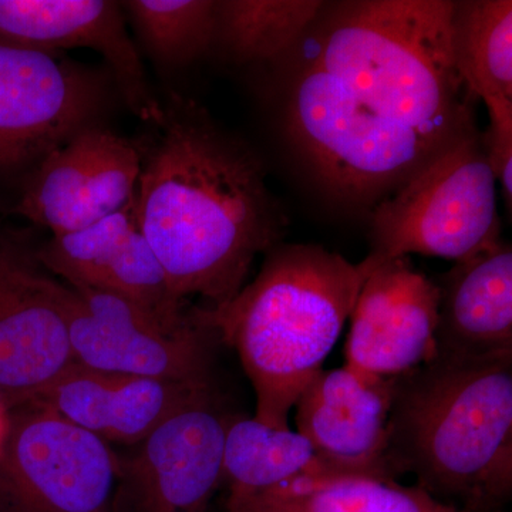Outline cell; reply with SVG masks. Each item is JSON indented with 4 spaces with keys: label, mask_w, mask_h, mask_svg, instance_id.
<instances>
[{
    "label": "cell",
    "mask_w": 512,
    "mask_h": 512,
    "mask_svg": "<svg viewBox=\"0 0 512 512\" xmlns=\"http://www.w3.org/2000/svg\"><path fill=\"white\" fill-rule=\"evenodd\" d=\"M446 0L349 2L303 35L286 128L338 200L376 205L478 133Z\"/></svg>",
    "instance_id": "6da1fadb"
},
{
    "label": "cell",
    "mask_w": 512,
    "mask_h": 512,
    "mask_svg": "<svg viewBox=\"0 0 512 512\" xmlns=\"http://www.w3.org/2000/svg\"><path fill=\"white\" fill-rule=\"evenodd\" d=\"M143 157L134 210L174 298L224 305L286 225L264 167L200 104L173 94Z\"/></svg>",
    "instance_id": "7a4b0ae2"
},
{
    "label": "cell",
    "mask_w": 512,
    "mask_h": 512,
    "mask_svg": "<svg viewBox=\"0 0 512 512\" xmlns=\"http://www.w3.org/2000/svg\"><path fill=\"white\" fill-rule=\"evenodd\" d=\"M393 477L464 512H504L512 497V353L437 355L394 379Z\"/></svg>",
    "instance_id": "3957f363"
},
{
    "label": "cell",
    "mask_w": 512,
    "mask_h": 512,
    "mask_svg": "<svg viewBox=\"0 0 512 512\" xmlns=\"http://www.w3.org/2000/svg\"><path fill=\"white\" fill-rule=\"evenodd\" d=\"M372 265L319 245H276L251 284L224 305L198 306L238 353L254 387L255 420L289 429V414L323 370Z\"/></svg>",
    "instance_id": "277c9868"
},
{
    "label": "cell",
    "mask_w": 512,
    "mask_h": 512,
    "mask_svg": "<svg viewBox=\"0 0 512 512\" xmlns=\"http://www.w3.org/2000/svg\"><path fill=\"white\" fill-rule=\"evenodd\" d=\"M501 239L497 181L473 134L375 205L367 261L410 254L463 261Z\"/></svg>",
    "instance_id": "5b68a950"
},
{
    "label": "cell",
    "mask_w": 512,
    "mask_h": 512,
    "mask_svg": "<svg viewBox=\"0 0 512 512\" xmlns=\"http://www.w3.org/2000/svg\"><path fill=\"white\" fill-rule=\"evenodd\" d=\"M74 362L92 369L192 382L212 377L220 339L198 306L167 320L114 293L56 282Z\"/></svg>",
    "instance_id": "8992f818"
},
{
    "label": "cell",
    "mask_w": 512,
    "mask_h": 512,
    "mask_svg": "<svg viewBox=\"0 0 512 512\" xmlns=\"http://www.w3.org/2000/svg\"><path fill=\"white\" fill-rule=\"evenodd\" d=\"M117 456L109 443L40 403L10 410L0 456L5 512H114Z\"/></svg>",
    "instance_id": "52a82bcc"
},
{
    "label": "cell",
    "mask_w": 512,
    "mask_h": 512,
    "mask_svg": "<svg viewBox=\"0 0 512 512\" xmlns=\"http://www.w3.org/2000/svg\"><path fill=\"white\" fill-rule=\"evenodd\" d=\"M229 416L214 384L117 456L114 512H208L224 483Z\"/></svg>",
    "instance_id": "ba28073f"
},
{
    "label": "cell",
    "mask_w": 512,
    "mask_h": 512,
    "mask_svg": "<svg viewBox=\"0 0 512 512\" xmlns=\"http://www.w3.org/2000/svg\"><path fill=\"white\" fill-rule=\"evenodd\" d=\"M106 103L96 74L55 52L0 39V174L37 164Z\"/></svg>",
    "instance_id": "9c48e42d"
},
{
    "label": "cell",
    "mask_w": 512,
    "mask_h": 512,
    "mask_svg": "<svg viewBox=\"0 0 512 512\" xmlns=\"http://www.w3.org/2000/svg\"><path fill=\"white\" fill-rule=\"evenodd\" d=\"M141 167L133 143L94 124L36 164L13 212L53 235L89 227L134 200Z\"/></svg>",
    "instance_id": "30bf717a"
},
{
    "label": "cell",
    "mask_w": 512,
    "mask_h": 512,
    "mask_svg": "<svg viewBox=\"0 0 512 512\" xmlns=\"http://www.w3.org/2000/svg\"><path fill=\"white\" fill-rule=\"evenodd\" d=\"M367 262L372 271L350 313L345 366L366 382H387L436 356L440 292L407 256Z\"/></svg>",
    "instance_id": "8fae6325"
},
{
    "label": "cell",
    "mask_w": 512,
    "mask_h": 512,
    "mask_svg": "<svg viewBox=\"0 0 512 512\" xmlns=\"http://www.w3.org/2000/svg\"><path fill=\"white\" fill-rule=\"evenodd\" d=\"M42 268L36 254L0 229V399L9 410L74 363L57 281Z\"/></svg>",
    "instance_id": "7c38bea8"
},
{
    "label": "cell",
    "mask_w": 512,
    "mask_h": 512,
    "mask_svg": "<svg viewBox=\"0 0 512 512\" xmlns=\"http://www.w3.org/2000/svg\"><path fill=\"white\" fill-rule=\"evenodd\" d=\"M0 39L33 49H92L116 77L138 119L158 126L164 107L150 92L143 63L128 36L121 3L109 0H0Z\"/></svg>",
    "instance_id": "4fadbf2b"
},
{
    "label": "cell",
    "mask_w": 512,
    "mask_h": 512,
    "mask_svg": "<svg viewBox=\"0 0 512 512\" xmlns=\"http://www.w3.org/2000/svg\"><path fill=\"white\" fill-rule=\"evenodd\" d=\"M393 383L366 382L343 366L322 370L299 396L296 427L335 476L396 480L389 466Z\"/></svg>",
    "instance_id": "5bb4252c"
},
{
    "label": "cell",
    "mask_w": 512,
    "mask_h": 512,
    "mask_svg": "<svg viewBox=\"0 0 512 512\" xmlns=\"http://www.w3.org/2000/svg\"><path fill=\"white\" fill-rule=\"evenodd\" d=\"M214 384L124 375L74 362L30 400L106 443L136 446L157 426Z\"/></svg>",
    "instance_id": "9a60e30c"
},
{
    "label": "cell",
    "mask_w": 512,
    "mask_h": 512,
    "mask_svg": "<svg viewBox=\"0 0 512 512\" xmlns=\"http://www.w3.org/2000/svg\"><path fill=\"white\" fill-rule=\"evenodd\" d=\"M437 355L512 353V248L498 239L440 276Z\"/></svg>",
    "instance_id": "2e32d148"
},
{
    "label": "cell",
    "mask_w": 512,
    "mask_h": 512,
    "mask_svg": "<svg viewBox=\"0 0 512 512\" xmlns=\"http://www.w3.org/2000/svg\"><path fill=\"white\" fill-rule=\"evenodd\" d=\"M227 512H461L419 487L357 476L302 477L254 493H228Z\"/></svg>",
    "instance_id": "e0dca14e"
},
{
    "label": "cell",
    "mask_w": 512,
    "mask_h": 512,
    "mask_svg": "<svg viewBox=\"0 0 512 512\" xmlns=\"http://www.w3.org/2000/svg\"><path fill=\"white\" fill-rule=\"evenodd\" d=\"M335 476L299 431L255 419H232L225 437L229 493H254L302 477Z\"/></svg>",
    "instance_id": "ac0fdd59"
},
{
    "label": "cell",
    "mask_w": 512,
    "mask_h": 512,
    "mask_svg": "<svg viewBox=\"0 0 512 512\" xmlns=\"http://www.w3.org/2000/svg\"><path fill=\"white\" fill-rule=\"evenodd\" d=\"M451 55L458 76L483 101H512V2H453Z\"/></svg>",
    "instance_id": "d6986e66"
},
{
    "label": "cell",
    "mask_w": 512,
    "mask_h": 512,
    "mask_svg": "<svg viewBox=\"0 0 512 512\" xmlns=\"http://www.w3.org/2000/svg\"><path fill=\"white\" fill-rule=\"evenodd\" d=\"M323 8L318 0L218 2L217 42L242 62L278 59L298 45Z\"/></svg>",
    "instance_id": "ffe728a7"
},
{
    "label": "cell",
    "mask_w": 512,
    "mask_h": 512,
    "mask_svg": "<svg viewBox=\"0 0 512 512\" xmlns=\"http://www.w3.org/2000/svg\"><path fill=\"white\" fill-rule=\"evenodd\" d=\"M156 62L180 69L204 56L218 36V2L130 0L121 3Z\"/></svg>",
    "instance_id": "44dd1931"
},
{
    "label": "cell",
    "mask_w": 512,
    "mask_h": 512,
    "mask_svg": "<svg viewBox=\"0 0 512 512\" xmlns=\"http://www.w3.org/2000/svg\"><path fill=\"white\" fill-rule=\"evenodd\" d=\"M134 200L89 227L53 235L36 252L37 261L73 288L90 286L136 228Z\"/></svg>",
    "instance_id": "7402d4cb"
},
{
    "label": "cell",
    "mask_w": 512,
    "mask_h": 512,
    "mask_svg": "<svg viewBox=\"0 0 512 512\" xmlns=\"http://www.w3.org/2000/svg\"><path fill=\"white\" fill-rule=\"evenodd\" d=\"M490 126L484 134L485 156L503 190L508 214L512 211V101L485 100Z\"/></svg>",
    "instance_id": "603a6c76"
},
{
    "label": "cell",
    "mask_w": 512,
    "mask_h": 512,
    "mask_svg": "<svg viewBox=\"0 0 512 512\" xmlns=\"http://www.w3.org/2000/svg\"><path fill=\"white\" fill-rule=\"evenodd\" d=\"M10 426V410L0 399V456H2L3 448H5L6 440H8Z\"/></svg>",
    "instance_id": "cb8c5ba5"
},
{
    "label": "cell",
    "mask_w": 512,
    "mask_h": 512,
    "mask_svg": "<svg viewBox=\"0 0 512 512\" xmlns=\"http://www.w3.org/2000/svg\"><path fill=\"white\" fill-rule=\"evenodd\" d=\"M0 512H5L3 511L2 505H0Z\"/></svg>",
    "instance_id": "d4e9b609"
},
{
    "label": "cell",
    "mask_w": 512,
    "mask_h": 512,
    "mask_svg": "<svg viewBox=\"0 0 512 512\" xmlns=\"http://www.w3.org/2000/svg\"><path fill=\"white\" fill-rule=\"evenodd\" d=\"M461 512H464V511H461Z\"/></svg>",
    "instance_id": "484cf974"
},
{
    "label": "cell",
    "mask_w": 512,
    "mask_h": 512,
    "mask_svg": "<svg viewBox=\"0 0 512 512\" xmlns=\"http://www.w3.org/2000/svg\"><path fill=\"white\" fill-rule=\"evenodd\" d=\"M505 512V511H504Z\"/></svg>",
    "instance_id": "4316f807"
}]
</instances>
